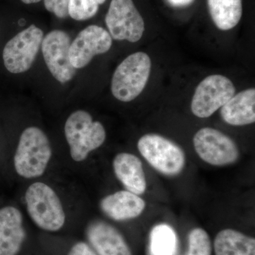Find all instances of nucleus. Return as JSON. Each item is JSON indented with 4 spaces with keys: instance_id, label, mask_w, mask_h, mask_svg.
I'll return each instance as SVG.
<instances>
[{
    "instance_id": "f257e3e1",
    "label": "nucleus",
    "mask_w": 255,
    "mask_h": 255,
    "mask_svg": "<svg viewBox=\"0 0 255 255\" xmlns=\"http://www.w3.org/2000/svg\"><path fill=\"white\" fill-rule=\"evenodd\" d=\"M52 155L49 140L45 132L35 127L23 130L15 152L16 173L26 179L43 175Z\"/></svg>"
},
{
    "instance_id": "f03ea898",
    "label": "nucleus",
    "mask_w": 255,
    "mask_h": 255,
    "mask_svg": "<svg viewBox=\"0 0 255 255\" xmlns=\"http://www.w3.org/2000/svg\"><path fill=\"white\" fill-rule=\"evenodd\" d=\"M65 135L75 162L86 159L90 152L105 142L107 136L104 126L94 122L92 116L83 110L70 114L65 122Z\"/></svg>"
},
{
    "instance_id": "7ed1b4c3",
    "label": "nucleus",
    "mask_w": 255,
    "mask_h": 255,
    "mask_svg": "<svg viewBox=\"0 0 255 255\" xmlns=\"http://www.w3.org/2000/svg\"><path fill=\"white\" fill-rule=\"evenodd\" d=\"M151 65L150 57L143 52L128 56L114 72L111 87L114 97L123 102L135 100L148 81Z\"/></svg>"
},
{
    "instance_id": "20e7f679",
    "label": "nucleus",
    "mask_w": 255,
    "mask_h": 255,
    "mask_svg": "<svg viewBox=\"0 0 255 255\" xmlns=\"http://www.w3.org/2000/svg\"><path fill=\"white\" fill-rule=\"evenodd\" d=\"M27 211L33 223L44 231L55 232L63 227L65 214L59 197L49 186L32 184L25 194Z\"/></svg>"
},
{
    "instance_id": "39448f33",
    "label": "nucleus",
    "mask_w": 255,
    "mask_h": 255,
    "mask_svg": "<svg viewBox=\"0 0 255 255\" xmlns=\"http://www.w3.org/2000/svg\"><path fill=\"white\" fill-rule=\"evenodd\" d=\"M137 149L154 169L164 175H177L185 167V153L182 147L162 135H142L137 142Z\"/></svg>"
},
{
    "instance_id": "423d86ee",
    "label": "nucleus",
    "mask_w": 255,
    "mask_h": 255,
    "mask_svg": "<svg viewBox=\"0 0 255 255\" xmlns=\"http://www.w3.org/2000/svg\"><path fill=\"white\" fill-rule=\"evenodd\" d=\"M43 37L41 28L32 24L9 40L2 53L6 70L13 74L28 71L36 60Z\"/></svg>"
},
{
    "instance_id": "0eeeda50",
    "label": "nucleus",
    "mask_w": 255,
    "mask_h": 255,
    "mask_svg": "<svg viewBox=\"0 0 255 255\" xmlns=\"http://www.w3.org/2000/svg\"><path fill=\"white\" fill-rule=\"evenodd\" d=\"M235 94L236 87L229 78L221 75H210L196 87L191 101V112L199 118H209Z\"/></svg>"
},
{
    "instance_id": "6e6552de",
    "label": "nucleus",
    "mask_w": 255,
    "mask_h": 255,
    "mask_svg": "<svg viewBox=\"0 0 255 255\" xmlns=\"http://www.w3.org/2000/svg\"><path fill=\"white\" fill-rule=\"evenodd\" d=\"M193 142L199 157L211 165H229L239 157V149L236 142L226 134L212 128L200 129L194 135Z\"/></svg>"
},
{
    "instance_id": "1a4fd4ad",
    "label": "nucleus",
    "mask_w": 255,
    "mask_h": 255,
    "mask_svg": "<svg viewBox=\"0 0 255 255\" xmlns=\"http://www.w3.org/2000/svg\"><path fill=\"white\" fill-rule=\"evenodd\" d=\"M105 22L111 36L117 41L135 43L145 31L143 18L132 0H112Z\"/></svg>"
},
{
    "instance_id": "9d476101",
    "label": "nucleus",
    "mask_w": 255,
    "mask_h": 255,
    "mask_svg": "<svg viewBox=\"0 0 255 255\" xmlns=\"http://www.w3.org/2000/svg\"><path fill=\"white\" fill-rule=\"evenodd\" d=\"M71 38L66 32L53 30L43 37L41 50L48 70L55 80L66 83L76 74V69L70 63Z\"/></svg>"
},
{
    "instance_id": "9b49d317",
    "label": "nucleus",
    "mask_w": 255,
    "mask_h": 255,
    "mask_svg": "<svg viewBox=\"0 0 255 255\" xmlns=\"http://www.w3.org/2000/svg\"><path fill=\"white\" fill-rule=\"evenodd\" d=\"M112 38L107 30L90 25L78 33L70 44L69 56L74 68H85L97 55L103 54L110 50Z\"/></svg>"
},
{
    "instance_id": "f8f14e48",
    "label": "nucleus",
    "mask_w": 255,
    "mask_h": 255,
    "mask_svg": "<svg viewBox=\"0 0 255 255\" xmlns=\"http://www.w3.org/2000/svg\"><path fill=\"white\" fill-rule=\"evenodd\" d=\"M86 236L98 255H132L122 233L110 223L100 220L87 225Z\"/></svg>"
},
{
    "instance_id": "ddd939ff",
    "label": "nucleus",
    "mask_w": 255,
    "mask_h": 255,
    "mask_svg": "<svg viewBox=\"0 0 255 255\" xmlns=\"http://www.w3.org/2000/svg\"><path fill=\"white\" fill-rule=\"evenodd\" d=\"M25 238L21 211L13 206L0 209V255H17Z\"/></svg>"
},
{
    "instance_id": "4468645a",
    "label": "nucleus",
    "mask_w": 255,
    "mask_h": 255,
    "mask_svg": "<svg viewBox=\"0 0 255 255\" xmlns=\"http://www.w3.org/2000/svg\"><path fill=\"white\" fill-rule=\"evenodd\" d=\"M100 206L111 219L123 221L138 217L145 209V202L137 194L127 190L119 191L103 198Z\"/></svg>"
},
{
    "instance_id": "2eb2a0df",
    "label": "nucleus",
    "mask_w": 255,
    "mask_h": 255,
    "mask_svg": "<svg viewBox=\"0 0 255 255\" xmlns=\"http://www.w3.org/2000/svg\"><path fill=\"white\" fill-rule=\"evenodd\" d=\"M114 173L127 191L137 195L145 193V174L141 160L132 154L122 152L114 157Z\"/></svg>"
},
{
    "instance_id": "dca6fc26",
    "label": "nucleus",
    "mask_w": 255,
    "mask_h": 255,
    "mask_svg": "<svg viewBox=\"0 0 255 255\" xmlns=\"http://www.w3.org/2000/svg\"><path fill=\"white\" fill-rule=\"evenodd\" d=\"M221 115L226 123L234 127L255 123V88L243 90L233 96L221 107Z\"/></svg>"
},
{
    "instance_id": "f3484780",
    "label": "nucleus",
    "mask_w": 255,
    "mask_h": 255,
    "mask_svg": "<svg viewBox=\"0 0 255 255\" xmlns=\"http://www.w3.org/2000/svg\"><path fill=\"white\" fill-rule=\"evenodd\" d=\"M214 247L216 255H255V238L233 229L220 231Z\"/></svg>"
},
{
    "instance_id": "a211bd4d",
    "label": "nucleus",
    "mask_w": 255,
    "mask_h": 255,
    "mask_svg": "<svg viewBox=\"0 0 255 255\" xmlns=\"http://www.w3.org/2000/svg\"><path fill=\"white\" fill-rule=\"evenodd\" d=\"M207 3L211 18L219 29H232L241 21L242 0H207Z\"/></svg>"
},
{
    "instance_id": "6ab92c4d",
    "label": "nucleus",
    "mask_w": 255,
    "mask_h": 255,
    "mask_svg": "<svg viewBox=\"0 0 255 255\" xmlns=\"http://www.w3.org/2000/svg\"><path fill=\"white\" fill-rule=\"evenodd\" d=\"M177 238L171 227L158 225L152 230L150 236L151 255H174Z\"/></svg>"
},
{
    "instance_id": "aec40b11",
    "label": "nucleus",
    "mask_w": 255,
    "mask_h": 255,
    "mask_svg": "<svg viewBox=\"0 0 255 255\" xmlns=\"http://www.w3.org/2000/svg\"><path fill=\"white\" fill-rule=\"evenodd\" d=\"M107 0H70L68 14L76 21H85L95 16L100 5Z\"/></svg>"
},
{
    "instance_id": "412c9836",
    "label": "nucleus",
    "mask_w": 255,
    "mask_h": 255,
    "mask_svg": "<svg viewBox=\"0 0 255 255\" xmlns=\"http://www.w3.org/2000/svg\"><path fill=\"white\" fill-rule=\"evenodd\" d=\"M186 255H212L211 239L202 228H194L189 233Z\"/></svg>"
},
{
    "instance_id": "4be33fe9",
    "label": "nucleus",
    "mask_w": 255,
    "mask_h": 255,
    "mask_svg": "<svg viewBox=\"0 0 255 255\" xmlns=\"http://www.w3.org/2000/svg\"><path fill=\"white\" fill-rule=\"evenodd\" d=\"M70 0H44V6L47 11L53 13L57 17H68V5Z\"/></svg>"
},
{
    "instance_id": "5701e85b",
    "label": "nucleus",
    "mask_w": 255,
    "mask_h": 255,
    "mask_svg": "<svg viewBox=\"0 0 255 255\" xmlns=\"http://www.w3.org/2000/svg\"><path fill=\"white\" fill-rule=\"evenodd\" d=\"M68 255H98L92 249L91 246H89L84 242H79L74 245L69 252Z\"/></svg>"
},
{
    "instance_id": "b1692460",
    "label": "nucleus",
    "mask_w": 255,
    "mask_h": 255,
    "mask_svg": "<svg viewBox=\"0 0 255 255\" xmlns=\"http://www.w3.org/2000/svg\"><path fill=\"white\" fill-rule=\"evenodd\" d=\"M167 1L174 7H184L192 4L194 0H167Z\"/></svg>"
},
{
    "instance_id": "393cba45",
    "label": "nucleus",
    "mask_w": 255,
    "mask_h": 255,
    "mask_svg": "<svg viewBox=\"0 0 255 255\" xmlns=\"http://www.w3.org/2000/svg\"><path fill=\"white\" fill-rule=\"evenodd\" d=\"M41 1V0H21L22 2L26 4H36V3L39 2Z\"/></svg>"
}]
</instances>
